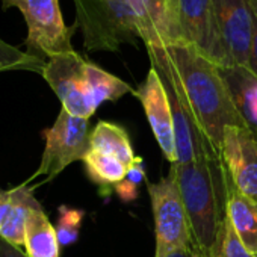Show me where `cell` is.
Here are the masks:
<instances>
[{"instance_id":"19","label":"cell","mask_w":257,"mask_h":257,"mask_svg":"<svg viewBox=\"0 0 257 257\" xmlns=\"http://www.w3.org/2000/svg\"><path fill=\"white\" fill-rule=\"evenodd\" d=\"M46 65L44 59H40L28 52L14 47L4 40H0V73L2 71H14V70H26L41 74Z\"/></svg>"},{"instance_id":"1","label":"cell","mask_w":257,"mask_h":257,"mask_svg":"<svg viewBox=\"0 0 257 257\" xmlns=\"http://www.w3.org/2000/svg\"><path fill=\"white\" fill-rule=\"evenodd\" d=\"M146 47L152 68L179 92L200 131L221 155L224 128L248 125L231 98L219 67L182 41L153 43Z\"/></svg>"},{"instance_id":"20","label":"cell","mask_w":257,"mask_h":257,"mask_svg":"<svg viewBox=\"0 0 257 257\" xmlns=\"http://www.w3.org/2000/svg\"><path fill=\"white\" fill-rule=\"evenodd\" d=\"M212 257H255L252 255L239 240L236 236L228 218L225 216V221L219 230L216 243L212 251Z\"/></svg>"},{"instance_id":"22","label":"cell","mask_w":257,"mask_h":257,"mask_svg":"<svg viewBox=\"0 0 257 257\" xmlns=\"http://www.w3.org/2000/svg\"><path fill=\"white\" fill-rule=\"evenodd\" d=\"M115 192L118 194V197L128 203V201H134L137 197H138V185L132 183V182H128L127 179H124L122 182H119L115 188Z\"/></svg>"},{"instance_id":"14","label":"cell","mask_w":257,"mask_h":257,"mask_svg":"<svg viewBox=\"0 0 257 257\" xmlns=\"http://www.w3.org/2000/svg\"><path fill=\"white\" fill-rule=\"evenodd\" d=\"M59 239L44 209L37 206L26 224L25 248L28 257H59Z\"/></svg>"},{"instance_id":"8","label":"cell","mask_w":257,"mask_h":257,"mask_svg":"<svg viewBox=\"0 0 257 257\" xmlns=\"http://www.w3.org/2000/svg\"><path fill=\"white\" fill-rule=\"evenodd\" d=\"M177 31L182 43L198 50L219 68H227L212 0H177Z\"/></svg>"},{"instance_id":"17","label":"cell","mask_w":257,"mask_h":257,"mask_svg":"<svg viewBox=\"0 0 257 257\" xmlns=\"http://www.w3.org/2000/svg\"><path fill=\"white\" fill-rule=\"evenodd\" d=\"M83 165L91 182L98 185L100 194L106 195L125 179L128 167L113 156L89 150L83 158Z\"/></svg>"},{"instance_id":"26","label":"cell","mask_w":257,"mask_h":257,"mask_svg":"<svg viewBox=\"0 0 257 257\" xmlns=\"http://www.w3.org/2000/svg\"><path fill=\"white\" fill-rule=\"evenodd\" d=\"M0 257H28L26 251L0 237Z\"/></svg>"},{"instance_id":"5","label":"cell","mask_w":257,"mask_h":257,"mask_svg":"<svg viewBox=\"0 0 257 257\" xmlns=\"http://www.w3.org/2000/svg\"><path fill=\"white\" fill-rule=\"evenodd\" d=\"M147 189L155 219V257H165L173 251L192 248L189 218L174 167L170 165L168 174L156 183H149Z\"/></svg>"},{"instance_id":"27","label":"cell","mask_w":257,"mask_h":257,"mask_svg":"<svg viewBox=\"0 0 257 257\" xmlns=\"http://www.w3.org/2000/svg\"><path fill=\"white\" fill-rule=\"evenodd\" d=\"M164 4H165L168 17L171 20V25H173L174 34H176V38H177V41H180L179 31H177V0H164Z\"/></svg>"},{"instance_id":"15","label":"cell","mask_w":257,"mask_h":257,"mask_svg":"<svg viewBox=\"0 0 257 257\" xmlns=\"http://www.w3.org/2000/svg\"><path fill=\"white\" fill-rule=\"evenodd\" d=\"M89 150L113 156L127 167H131L137 159L127 131L109 121H100L92 128L89 137Z\"/></svg>"},{"instance_id":"11","label":"cell","mask_w":257,"mask_h":257,"mask_svg":"<svg viewBox=\"0 0 257 257\" xmlns=\"http://www.w3.org/2000/svg\"><path fill=\"white\" fill-rule=\"evenodd\" d=\"M134 95L141 101L146 116L150 122L153 135L165 159L171 164L177 162L176 128L173 110L167 88L155 68H150L146 80L135 89Z\"/></svg>"},{"instance_id":"21","label":"cell","mask_w":257,"mask_h":257,"mask_svg":"<svg viewBox=\"0 0 257 257\" xmlns=\"http://www.w3.org/2000/svg\"><path fill=\"white\" fill-rule=\"evenodd\" d=\"M85 216V212L80 209H73L67 206L59 207V219L56 225V234L59 239V243L62 246L71 245L77 240L82 219Z\"/></svg>"},{"instance_id":"12","label":"cell","mask_w":257,"mask_h":257,"mask_svg":"<svg viewBox=\"0 0 257 257\" xmlns=\"http://www.w3.org/2000/svg\"><path fill=\"white\" fill-rule=\"evenodd\" d=\"M246 125L257 134V76L248 67L219 68Z\"/></svg>"},{"instance_id":"9","label":"cell","mask_w":257,"mask_h":257,"mask_svg":"<svg viewBox=\"0 0 257 257\" xmlns=\"http://www.w3.org/2000/svg\"><path fill=\"white\" fill-rule=\"evenodd\" d=\"M227 68L246 67L255 25L252 0H212Z\"/></svg>"},{"instance_id":"18","label":"cell","mask_w":257,"mask_h":257,"mask_svg":"<svg viewBox=\"0 0 257 257\" xmlns=\"http://www.w3.org/2000/svg\"><path fill=\"white\" fill-rule=\"evenodd\" d=\"M86 74H88L91 94L97 107L104 101H116L125 94L135 92V89L128 83H125L124 80L118 79L116 76L110 74L109 71L103 70L101 67L89 61L86 65Z\"/></svg>"},{"instance_id":"28","label":"cell","mask_w":257,"mask_h":257,"mask_svg":"<svg viewBox=\"0 0 257 257\" xmlns=\"http://www.w3.org/2000/svg\"><path fill=\"white\" fill-rule=\"evenodd\" d=\"M165 257H201V255H200V254H197L192 248H185V249L173 251V252L167 254Z\"/></svg>"},{"instance_id":"23","label":"cell","mask_w":257,"mask_h":257,"mask_svg":"<svg viewBox=\"0 0 257 257\" xmlns=\"http://www.w3.org/2000/svg\"><path fill=\"white\" fill-rule=\"evenodd\" d=\"M125 179H127L128 182L135 183V185H141V183L146 182V171H144L143 158H137L135 162H134L131 167H128Z\"/></svg>"},{"instance_id":"10","label":"cell","mask_w":257,"mask_h":257,"mask_svg":"<svg viewBox=\"0 0 257 257\" xmlns=\"http://www.w3.org/2000/svg\"><path fill=\"white\" fill-rule=\"evenodd\" d=\"M221 159L234 188L257 201V134L248 127L224 128Z\"/></svg>"},{"instance_id":"13","label":"cell","mask_w":257,"mask_h":257,"mask_svg":"<svg viewBox=\"0 0 257 257\" xmlns=\"http://www.w3.org/2000/svg\"><path fill=\"white\" fill-rule=\"evenodd\" d=\"M227 218L242 245L257 257V201L240 194L233 183L227 201Z\"/></svg>"},{"instance_id":"24","label":"cell","mask_w":257,"mask_h":257,"mask_svg":"<svg viewBox=\"0 0 257 257\" xmlns=\"http://www.w3.org/2000/svg\"><path fill=\"white\" fill-rule=\"evenodd\" d=\"M11 207H13V189H10V191L0 189V231H2V228L8 219Z\"/></svg>"},{"instance_id":"25","label":"cell","mask_w":257,"mask_h":257,"mask_svg":"<svg viewBox=\"0 0 257 257\" xmlns=\"http://www.w3.org/2000/svg\"><path fill=\"white\" fill-rule=\"evenodd\" d=\"M252 7H254V14H255V25H254V34H252V41H251L249 61L246 67L257 76V0H252Z\"/></svg>"},{"instance_id":"16","label":"cell","mask_w":257,"mask_h":257,"mask_svg":"<svg viewBox=\"0 0 257 257\" xmlns=\"http://www.w3.org/2000/svg\"><path fill=\"white\" fill-rule=\"evenodd\" d=\"M37 206H40V203L34 197V188H29L26 183L14 188L13 207L2 231H0V237L19 248L25 246L28 218Z\"/></svg>"},{"instance_id":"6","label":"cell","mask_w":257,"mask_h":257,"mask_svg":"<svg viewBox=\"0 0 257 257\" xmlns=\"http://www.w3.org/2000/svg\"><path fill=\"white\" fill-rule=\"evenodd\" d=\"M89 119L74 116L65 109H61L53 125L44 131L46 146L41 164L37 173L25 183L41 176H46L44 183H47L70 164L83 161L85 155L89 152Z\"/></svg>"},{"instance_id":"2","label":"cell","mask_w":257,"mask_h":257,"mask_svg":"<svg viewBox=\"0 0 257 257\" xmlns=\"http://www.w3.org/2000/svg\"><path fill=\"white\" fill-rule=\"evenodd\" d=\"M76 23L88 52L177 41L164 0H73Z\"/></svg>"},{"instance_id":"4","label":"cell","mask_w":257,"mask_h":257,"mask_svg":"<svg viewBox=\"0 0 257 257\" xmlns=\"http://www.w3.org/2000/svg\"><path fill=\"white\" fill-rule=\"evenodd\" d=\"M2 10H19L28 26L26 52L50 59L58 55L74 52L71 38L79 29L77 23L67 26L61 13L59 0H0Z\"/></svg>"},{"instance_id":"3","label":"cell","mask_w":257,"mask_h":257,"mask_svg":"<svg viewBox=\"0 0 257 257\" xmlns=\"http://www.w3.org/2000/svg\"><path fill=\"white\" fill-rule=\"evenodd\" d=\"M192 233V249L201 257H212L219 230L227 216L231 177L219 155L171 164Z\"/></svg>"},{"instance_id":"7","label":"cell","mask_w":257,"mask_h":257,"mask_svg":"<svg viewBox=\"0 0 257 257\" xmlns=\"http://www.w3.org/2000/svg\"><path fill=\"white\" fill-rule=\"evenodd\" d=\"M86 65L88 61L74 50L47 59L41 76L61 100L62 109L74 116L89 119L97 106L91 94Z\"/></svg>"}]
</instances>
